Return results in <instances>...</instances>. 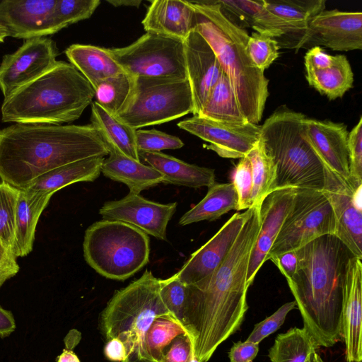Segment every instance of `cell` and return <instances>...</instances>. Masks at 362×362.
Segmentation results:
<instances>
[{
	"instance_id": "29",
	"label": "cell",
	"mask_w": 362,
	"mask_h": 362,
	"mask_svg": "<svg viewBox=\"0 0 362 362\" xmlns=\"http://www.w3.org/2000/svg\"><path fill=\"white\" fill-rule=\"evenodd\" d=\"M91 125L100 133L108 151H115L141 161L136 144V129L103 109L97 102L91 105Z\"/></svg>"
},
{
	"instance_id": "19",
	"label": "cell",
	"mask_w": 362,
	"mask_h": 362,
	"mask_svg": "<svg viewBox=\"0 0 362 362\" xmlns=\"http://www.w3.org/2000/svg\"><path fill=\"white\" fill-rule=\"evenodd\" d=\"M57 0H0V23L8 36L28 40L49 35Z\"/></svg>"
},
{
	"instance_id": "30",
	"label": "cell",
	"mask_w": 362,
	"mask_h": 362,
	"mask_svg": "<svg viewBox=\"0 0 362 362\" xmlns=\"http://www.w3.org/2000/svg\"><path fill=\"white\" fill-rule=\"evenodd\" d=\"M104 159L103 156H95L62 165L39 177L29 188L54 194L78 182H93L99 177Z\"/></svg>"
},
{
	"instance_id": "32",
	"label": "cell",
	"mask_w": 362,
	"mask_h": 362,
	"mask_svg": "<svg viewBox=\"0 0 362 362\" xmlns=\"http://www.w3.org/2000/svg\"><path fill=\"white\" fill-rule=\"evenodd\" d=\"M309 85L329 100L341 98L353 85L354 74L345 55L334 56L329 66L315 69L305 67Z\"/></svg>"
},
{
	"instance_id": "54",
	"label": "cell",
	"mask_w": 362,
	"mask_h": 362,
	"mask_svg": "<svg viewBox=\"0 0 362 362\" xmlns=\"http://www.w3.org/2000/svg\"><path fill=\"white\" fill-rule=\"evenodd\" d=\"M81 333L76 329L71 330L64 339L66 349H71L78 343Z\"/></svg>"
},
{
	"instance_id": "28",
	"label": "cell",
	"mask_w": 362,
	"mask_h": 362,
	"mask_svg": "<svg viewBox=\"0 0 362 362\" xmlns=\"http://www.w3.org/2000/svg\"><path fill=\"white\" fill-rule=\"evenodd\" d=\"M65 54L93 88L104 79L124 72L106 48L74 44L65 50Z\"/></svg>"
},
{
	"instance_id": "53",
	"label": "cell",
	"mask_w": 362,
	"mask_h": 362,
	"mask_svg": "<svg viewBox=\"0 0 362 362\" xmlns=\"http://www.w3.org/2000/svg\"><path fill=\"white\" fill-rule=\"evenodd\" d=\"M15 329L16 321L13 313L0 305V337L4 339L8 337Z\"/></svg>"
},
{
	"instance_id": "42",
	"label": "cell",
	"mask_w": 362,
	"mask_h": 362,
	"mask_svg": "<svg viewBox=\"0 0 362 362\" xmlns=\"http://www.w3.org/2000/svg\"><path fill=\"white\" fill-rule=\"evenodd\" d=\"M160 296L172 317L183 327L187 285L180 281L175 274L168 279H160Z\"/></svg>"
},
{
	"instance_id": "36",
	"label": "cell",
	"mask_w": 362,
	"mask_h": 362,
	"mask_svg": "<svg viewBox=\"0 0 362 362\" xmlns=\"http://www.w3.org/2000/svg\"><path fill=\"white\" fill-rule=\"evenodd\" d=\"M246 156L252 169V205L260 206L272 192L276 179V166L272 157L267 153L261 139Z\"/></svg>"
},
{
	"instance_id": "15",
	"label": "cell",
	"mask_w": 362,
	"mask_h": 362,
	"mask_svg": "<svg viewBox=\"0 0 362 362\" xmlns=\"http://www.w3.org/2000/svg\"><path fill=\"white\" fill-rule=\"evenodd\" d=\"M177 202L161 204L129 192L124 197L105 202L99 210L103 219L132 225L147 235L167 240V226L176 211Z\"/></svg>"
},
{
	"instance_id": "11",
	"label": "cell",
	"mask_w": 362,
	"mask_h": 362,
	"mask_svg": "<svg viewBox=\"0 0 362 362\" xmlns=\"http://www.w3.org/2000/svg\"><path fill=\"white\" fill-rule=\"evenodd\" d=\"M335 221L323 191L296 188L291 210L266 259L295 251L324 235H334Z\"/></svg>"
},
{
	"instance_id": "41",
	"label": "cell",
	"mask_w": 362,
	"mask_h": 362,
	"mask_svg": "<svg viewBox=\"0 0 362 362\" xmlns=\"http://www.w3.org/2000/svg\"><path fill=\"white\" fill-rule=\"evenodd\" d=\"M279 48L277 40L269 35L257 32L249 35L247 54L255 66L262 72L279 57Z\"/></svg>"
},
{
	"instance_id": "35",
	"label": "cell",
	"mask_w": 362,
	"mask_h": 362,
	"mask_svg": "<svg viewBox=\"0 0 362 362\" xmlns=\"http://www.w3.org/2000/svg\"><path fill=\"white\" fill-rule=\"evenodd\" d=\"M317 348L304 327H293L276 337L268 356L271 362H307Z\"/></svg>"
},
{
	"instance_id": "8",
	"label": "cell",
	"mask_w": 362,
	"mask_h": 362,
	"mask_svg": "<svg viewBox=\"0 0 362 362\" xmlns=\"http://www.w3.org/2000/svg\"><path fill=\"white\" fill-rule=\"evenodd\" d=\"M148 235L129 223L103 219L86 230L83 243L87 264L101 276L124 281L149 262Z\"/></svg>"
},
{
	"instance_id": "56",
	"label": "cell",
	"mask_w": 362,
	"mask_h": 362,
	"mask_svg": "<svg viewBox=\"0 0 362 362\" xmlns=\"http://www.w3.org/2000/svg\"><path fill=\"white\" fill-rule=\"evenodd\" d=\"M106 1L115 7L134 6L138 8L141 3V0H107Z\"/></svg>"
},
{
	"instance_id": "55",
	"label": "cell",
	"mask_w": 362,
	"mask_h": 362,
	"mask_svg": "<svg viewBox=\"0 0 362 362\" xmlns=\"http://www.w3.org/2000/svg\"><path fill=\"white\" fill-rule=\"evenodd\" d=\"M57 362H81L77 355L69 349H64L62 353L58 356Z\"/></svg>"
},
{
	"instance_id": "34",
	"label": "cell",
	"mask_w": 362,
	"mask_h": 362,
	"mask_svg": "<svg viewBox=\"0 0 362 362\" xmlns=\"http://www.w3.org/2000/svg\"><path fill=\"white\" fill-rule=\"evenodd\" d=\"M266 8L289 25L295 32L291 48L309 23L325 11V0H263Z\"/></svg>"
},
{
	"instance_id": "14",
	"label": "cell",
	"mask_w": 362,
	"mask_h": 362,
	"mask_svg": "<svg viewBox=\"0 0 362 362\" xmlns=\"http://www.w3.org/2000/svg\"><path fill=\"white\" fill-rule=\"evenodd\" d=\"M177 126L209 143L204 147L225 158L245 156L260 139V125L249 122L223 123L193 115Z\"/></svg>"
},
{
	"instance_id": "2",
	"label": "cell",
	"mask_w": 362,
	"mask_h": 362,
	"mask_svg": "<svg viewBox=\"0 0 362 362\" xmlns=\"http://www.w3.org/2000/svg\"><path fill=\"white\" fill-rule=\"evenodd\" d=\"M108 154L91 124L16 123L0 131V178L18 189H27L62 165Z\"/></svg>"
},
{
	"instance_id": "44",
	"label": "cell",
	"mask_w": 362,
	"mask_h": 362,
	"mask_svg": "<svg viewBox=\"0 0 362 362\" xmlns=\"http://www.w3.org/2000/svg\"><path fill=\"white\" fill-rule=\"evenodd\" d=\"M349 187L362 185V117L348 134Z\"/></svg>"
},
{
	"instance_id": "31",
	"label": "cell",
	"mask_w": 362,
	"mask_h": 362,
	"mask_svg": "<svg viewBox=\"0 0 362 362\" xmlns=\"http://www.w3.org/2000/svg\"><path fill=\"white\" fill-rule=\"evenodd\" d=\"M208 188L206 196L181 216L180 226L213 221L230 210L238 209V194L232 182L214 183Z\"/></svg>"
},
{
	"instance_id": "6",
	"label": "cell",
	"mask_w": 362,
	"mask_h": 362,
	"mask_svg": "<svg viewBox=\"0 0 362 362\" xmlns=\"http://www.w3.org/2000/svg\"><path fill=\"white\" fill-rule=\"evenodd\" d=\"M306 118L301 112L281 106L260 126V139L276 166L272 192L286 187L319 191L325 188L332 172L307 138Z\"/></svg>"
},
{
	"instance_id": "20",
	"label": "cell",
	"mask_w": 362,
	"mask_h": 362,
	"mask_svg": "<svg viewBox=\"0 0 362 362\" xmlns=\"http://www.w3.org/2000/svg\"><path fill=\"white\" fill-rule=\"evenodd\" d=\"M362 262L353 257L349 262L344 286L341 338L346 362L362 361Z\"/></svg>"
},
{
	"instance_id": "48",
	"label": "cell",
	"mask_w": 362,
	"mask_h": 362,
	"mask_svg": "<svg viewBox=\"0 0 362 362\" xmlns=\"http://www.w3.org/2000/svg\"><path fill=\"white\" fill-rule=\"evenodd\" d=\"M19 270L17 257L12 250L0 240V288L6 281L16 276Z\"/></svg>"
},
{
	"instance_id": "37",
	"label": "cell",
	"mask_w": 362,
	"mask_h": 362,
	"mask_svg": "<svg viewBox=\"0 0 362 362\" xmlns=\"http://www.w3.org/2000/svg\"><path fill=\"white\" fill-rule=\"evenodd\" d=\"M132 86L133 76L125 72L105 78L94 88L95 102L116 115L129 98Z\"/></svg>"
},
{
	"instance_id": "52",
	"label": "cell",
	"mask_w": 362,
	"mask_h": 362,
	"mask_svg": "<svg viewBox=\"0 0 362 362\" xmlns=\"http://www.w3.org/2000/svg\"><path fill=\"white\" fill-rule=\"evenodd\" d=\"M105 357L112 362H124L127 357V351L124 344L117 338L107 340L105 348Z\"/></svg>"
},
{
	"instance_id": "3",
	"label": "cell",
	"mask_w": 362,
	"mask_h": 362,
	"mask_svg": "<svg viewBox=\"0 0 362 362\" xmlns=\"http://www.w3.org/2000/svg\"><path fill=\"white\" fill-rule=\"evenodd\" d=\"M298 269L287 279L303 327L317 347H332L341 338L344 286L354 257L334 235L320 236L296 250Z\"/></svg>"
},
{
	"instance_id": "40",
	"label": "cell",
	"mask_w": 362,
	"mask_h": 362,
	"mask_svg": "<svg viewBox=\"0 0 362 362\" xmlns=\"http://www.w3.org/2000/svg\"><path fill=\"white\" fill-rule=\"evenodd\" d=\"M18 189L0 182V240L12 250L15 242Z\"/></svg>"
},
{
	"instance_id": "33",
	"label": "cell",
	"mask_w": 362,
	"mask_h": 362,
	"mask_svg": "<svg viewBox=\"0 0 362 362\" xmlns=\"http://www.w3.org/2000/svg\"><path fill=\"white\" fill-rule=\"evenodd\" d=\"M198 116L223 123L243 124L248 122L239 106L232 84L224 72L211 91Z\"/></svg>"
},
{
	"instance_id": "45",
	"label": "cell",
	"mask_w": 362,
	"mask_h": 362,
	"mask_svg": "<svg viewBox=\"0 0 362 362\" xmlns=\"http://www.w3.org/2000/svg\"><path fill=\"white\" fill-rule=\"evenodd\" d=\"M231 180L238 198L237 211L252 207V169L250 162L246 156L240 158L231 173Z\"/></svg>"
},
{
	"instance_id": "58",
	"label": "cell",
	"mask_w": 362,
	"mask_h": 362,
	"mask_svg": "<svg viewBox=\"0 0 362 362\" xmlns=\"http://www.w3.org/2000/svg\"><path fill=\"white\" fill-rule=\"evenodd\" d=\"M8 36L6 29L0 23V42H4Z\"/></svg>"
},
{
	"instance_id": "12",
	"label": "cell",
	"mask_w": 362,
	"mask_h": 362,
	"mask_svg": "<svg viewBox=\"0 0 362 362\" xmlns=\"http://www.w3.org/2000/svg\"><path fill=\"white\" fill-rule=\"evenodd\" d=\"M57 55L55 42L47 37L25 40L16 51L4 55L0 64L4 98L52 68Z\"/></svg>"
},
{
	"instance_id": "57",
	"label": "cell",
	"mask_w": 362,
	"mask_h": 362,
	"mask_svg": "<svg viewBox=\"0 0 362 362\" xmlns=\"http://www.w3.org/2000/svg\"><path fill=\"white\" fill-rule=\"evenodd\" d=\"M307 362H324V361L317 354V351H315L311 353Z\"/></svg>"
},
{
	"instance_id": "39",
	"label": "cell",
	"mask_w": 362,
	"mask_h": 362,
	"mask_svg": "<svg viewBox=\"0 0 362 362\" xmlns=\"http://www.w3.org/2000/svg\"><path fill=\"white\" fill-rule=\"evenodd\" d=\"M182 334H187L186 331L173 318H156L146 337V349L151 361L160 362L164 350L177 336Z\"/></svg>"
},
{
	"instance_id": "5",
	"label": "cell",
	"mask_w": 362,
	"mask_h": 362,
	"mask_svg": "<svg viewBox=\"0 0 362 362\" xmlns=\"http://www.w3.org/2000/svg\"><path fill=\"white\" fill-rule=\"evenodd\" d=\"M95 90L71 63L57 61L47 71L4 98L1 121L61 124L78 119Z\"/></svg>"
},
{
	"instance_id": "43",
	"label": "cell",
	"mask_w": 362,
	"mask_h": 362,
	"mask_svg": "<svg viewBox=\"0 0 362 362\" xmlns=\"http://www.w3.org/2000/svg\"><path fill=\"white\" fill-rule=\"evenodd\" d=\"M136 144L139 152H160L184 146L180 138L156 129H136Z\"/></svg>"
},
{
	"instance_id": "49",
	"label": "cell",
	"mask_w": 362,
	"mask_h": 362,
	"mask_svg": "<svg viewBox=\"0 0 362 362\" xmlns=\"http://www.w3.org/2000/svg\"><path fill=\"white\" fill-rule=\"evenodd\" d=\"M259 345L247 340L234 343L228 352L230 362H252L259 352Z\"/></svg>"
},
{
	"instance_id": "27",
	"label": "cell",
	"mask_w": 362,
	"mask_h": 362,
	"mask_svg": "<svg viewBox=\"0 0 362 362\" xmlns=\"http://www.w3.org/2000/svg\"><path fill=\"white\" fill-rule=\"evenodd\" d=\"M108 155L103 162L101 173L112 180L126 185L129 192L140 194L163 181V175L148 165L115 151Z\"/></svg>"
},
{
	"instance_id": "9",
	"label": "cell",
	"mask_w": 362,
	"mask_h": 362,
	"mask_svg": "<svg viewBox=\"0 0 362 362\" xmlns=\"http://www.w3.org/2000/svg\"><path fill=\"white\" fill-rule=\"evenodd\" d=\"M193 110L188 79L136 76L129 98L115 116L136 130L177 119Z\"/></svg>"
},
{
	"instance_id": "7",
	"label": "cell",
	"mask_w": 362,
	"mask_h": 362,
	"mask_svg": "<svg viewBox=\"0 0 362 362\" xmlns=\"http://www.w3.org/2000/svg\"><path fill=\"white\" fill-rule=\"evenodd\" d=\"M160 317L173 318L160 296V279L146 269L115 293L101 314L100 327L107 340L117 338L124 344V362H152L146 337L153 322Z\"/></svg>"
},
{
	"instance_id": "46",
	"label": "cell",
	"mask_w": 362,
	"mask_h": 362,
	"mask_svg": "<svg viewBox=\"0 0 362 362\" xmlns=\"http://www.w3.org/2000/svg\"><path fill=\"white\" fill-rule=\"evenodd\" d=\"M296 306L295 300L282 305L272 315L257 323L246 340L259 344L264 339L280 328L288 313Z\"/></svg>"
},
{
	"instance_id": "50",
	"label": "cell",
	"mask_w": 362,
	"mask_h": 362,
	"mask_svg": "<svg viewBox=\"0 0 362 362\" xmlns=\"http://www.w3.org/2000/svg\"><path fill=\"white\" fill-rule=\"evenodd\" d=\"M269 259L273 262L286 280L297 271L298 262L296 250L271 257Z\"/></svg>"
},
{
	"instance_id": "17",
	"label": "cell",
	"mask_w": 362,
	"mask_h": 362,
	"mask_svg": "<svg viewBox=\"0 0 362 362\" xmlns=\"http://www.w3.org/2000/svg\"><path fill=\"white\" fill-rule=\"evenodd\" d=\"M295 192V187L274 190L264 199L259 206L260 227L247 271L246 282L248 287L267 261V256L291 210Z\"/></svg>"
},
{
	"instance_id": "10",
	"label": "cell",
	"mask_w": 362,
	"mask_h": 362,
	"mask_svg": "<svg viewBox=\"0 0 362 362\" xmlns=\"http://www.w3.org/2000/svg\"><path fill=\"white\" fill-rule=\"evenodd\" d=\"M108 52L133 77L187 79L183 40L146 32L129 45Z\"/></svg>"
},
{
	"instance_id": "16",
	"label": "cell",
	"mask_w": 362,
	"mask_h": 362,
	"mask_svg": "<svg viewBox=\"0 0 362 362\" xmlns=\"http://www.w3.org/2000/svg\"><path fill=\"white\" fill-rule=\"evenodd\" d=\"M251 210L252 207L234 214L209 240L194 252L175 274L179 280L190 286L211 275L230 252Z\"/></svg>"
},
{
	"instance_id": "51",
	"label": "cell",
	"mask_w": 362,
	"mask_h": 362,
	"mask_svg": "<svg viewBox=\"0 0 362 362\" xmlns=\"http://www.w3.org/2000/svg\"><path fill=\"white\" fill-rule=\"evenodd\" d=\"M334 56L326 53L320 47H313L305 55V66L315 69L332 65Z\"/></svg>"
},
{
	"instance_id": "47",
	"label": "cell",
	"mask_w": 362,
	"mask_h": 362,
	"mask_svg": "<svg viewBox=\"0 0 362 362\" xmlns=\"http://www.w3.org/2000/svg\"><path fill=\"white\" fill-rule=\"evenodd\" d=\"M192 353L189 337L187 334H182L164 350L160 362H189Z\"/></svg>"
},
{
	"instance_id": "18",
	"label": "cell",
	"mask_w": 362,
	"mask_h": 362,
	"mask_svg": "<svg viewBox=\"0 0 362 362\" xmlns=\"http://www.w3.org/2000/svg\"><path fill=\"white\" fill-rule=\"evenodd\" d=\"M183 45L194 103L192 114L198 115L223 71L211 47L195 30L183 40Z\"/></svg>"
},
{
	"instance_id": "1",
	"label": "cell",
	"mask_w": 362,
	"mask_h": 362,
	"mask_svg": "<svg viewBox=\"0 0 362 362\" xmlns=\"http://www.w3.org/2000/svg\"><path fill=\"white\" fill-rule=\"evenodd\" d=\"M259 227V206H252L222 263L204 280L187 286L182 326L199 362H208L243 322L248 309V262Z\"/></svg>"
},
{
	"instance_id": "13",
	"label": "cell",
	"mask_w": 362,
	"mask_h": 362,
	"mask_svg": "<svg viewBox=\"0 0 362 362\" xmlns=\"http://www.w3.org/2000/svg\"><path fill=\"white\" fill-rule=\"evenodd\" d=\"M319 45L334 51L362 49V13L323 11L298 37L293 48L310 49Z\"/></svg>"
},
{
	"instance_id": "4",
	"label": "cell",
	"mask_w": 362,
	"mask_h": 362,
	"mask_svg": "<svg viewBox=\"0 0 362 362\" xmlns=\"http://www.w3.org/2000/svg\"><path fill=\"white\" fill-rule=\"evenodd\" d=\"M189 3L194 13L193 30L215 53L247 120L257 124L269 95V81L247 54L249 35L228 18L216 1Z\"/></svg>"
},
{
	"instance_id": "26",
	"label": "cell",
	"mask_w": 362,
	"mask_h": 362,
	"mask_svg": "<svg viewBox=\"0 0 362 362\" xmlns=\"http://www.w3.org/2000/svg\"><path fill=\"white\" fill-rule=\"evenodd\" d=\"M140 160L163 175L162 183L192 188L209 187L215 183L212 168L187 163L161 152H139Z\"/></svg>"
},
{
	"instance_id": "25",
	"label": "cell",
	"mask_w": 362,
	"mask_h": 362,
	"mask_svg": "<svg viewBox=\"0 0 362 362\" xmlns=\"http://www.w3.org/2000/svg\"><path fill=\"white\" fill-rule=\"evenodd\" d=\"M52 195L32 188L18 189L13 247L16 257H23L31 252L38 221Z\"/></svg>"
},
{
	"instance_id": "38",
	"label": "cell",
	"mask_w": 362,
	"mask_h": 362,
	"mask_svg": "<svg viewBox=\"0 0 362 362\" xmlns=\"http://www.w3.org/2000/svg\"><path fill=\"white\" fill-rule=\"evenodd\" d=\"M100 4L99 0H57L51 16L49 35L90 18Z\"/></svg>"
},
{
	"instance_id": "22",
	"label": "cell",
	"mask_w": 362,
	"mask_h": 362,
	"mask_svg": "<svg viewBox=\"0 0 362 362\" xmlns=\"http://www.w3.org/2000/svg\"><path fill=\"white\" fill-rule=\"evenodd\" d=\"M223 13L237 26L277 39H288L284 47L291 48L295 32L286 23L268 11L263 0L216 1Z\"/></svg>"
},
{
	"instance_id": "59",
	"label": "cell",
	"mask_w": 362,
	"mask_h": 362,
	"mask_svg": "<svg viewBox=\"0 0 362 362\" xmlns=\"http://www.w3.org/2000/svg\"><path fill=\"white\" fill-rule=\"evenodd\" d=\"M189 362H199L197 358L195 357L194 352L192 354L189 361Z\"/></svg>"
},
{
	"instance_id": "24",
	"label": "cell",
	"mask_w": 362,
	"mask_h": 362,
	"mask_svg": "<svg viewBox=\"0 0 362 362\" xmlns=\"http://www.w3.org/2000/svg\"><path fill=\"white\" fill-rule=\"evenodd\" d=\"M194 20L189 1L154 0L141 23L146 32L183 40L193 30Z\"/></svg>"
},
{
	"instance_id": "21",
	"label": "cell",
	"mask_w": 362,
	"mask_h": 362,
	"mask_svg": "<svg viewBox=\"0 0 362 362\" xmlns=\"http://www.w3.org/2000/svg\"><path fill=\"white\" fill-rule=\"evenodd\" d=\"M305 132L310 144L325 165L349 187L346 125L307 117Z\"/></svg>"
},
{
	"instance_id": "23",
	"label": "cell",
	"mask_w": 362,
	"mask_h": 362,
	"mask_svg": "<svg viewBox=\"0 0 362 362\" xmlns=\"http://www.w3.org/2000/svg\"><path fill=\"white\" fill-rule=\"evenodd\" d=\"M351 189L341 178L323 191L331 204L335 221L334 235L362 259V211L354 205Z\"/></svg>"
}]
</instances>
